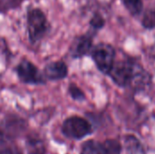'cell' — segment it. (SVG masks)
I'll use <instances>...</instances> for the list:
<instances>
[{
	"instance_id": "cell-1",
	"label": "cell",
	"mask_w": 155,
	"mask_h": 154,
	"mask_svg": "<svg viewBox=\"0 0 155 154\" xmlns=\"http://www.w3.org/2000/svg\"><path fill=\"white\" fill-rule=\"evenodd\" d=\"M108 75L118 87L130 88L134 93L144 92L153 84L152 74L131 56L114 61Z\"/></svg>"
},
{
	"instance_id": "cell-2",
	"label": "cell",
	"mask_w": 155,
	"mask_h": 154,
	"mask_svg": "<svg viewBox=\"0 0 155 154\" xmlns=\"http://www.w3.org/2000/svg\"><path fill=\"white\" fill-rule=\"evenodd\" d=\"M26 26L28 39L33 44L40 42L50 28L45 14L37 7H32L27 10Z\"/></svg>"
},
{
	"instance_id": "cell-3",
	"label": "cell",
	"mask_w": 155,
	"mask_h": 154,
	"mask_svg": "<svg viewBox=\"0 0 155 154\" xmlns=\"http://www.w3.org/2000/svg\"><path fill=\"white\" fill-rule=\"evenodd\" d=\"M90 55L97 69L102 74L108 75L115 61V48L110 44L99 43L96 45H94Z\"/></svg>"
},
{
	"instance_id": "cell-4",
	"label": "cell",
	"mask_w": 155,
	"mask_h": 154,
	"mask_svg": "<svg viewBox=\"0 0 155 154\" xmlns=\"http://www.w3.org/2000/svg\"><path fill=\"white\" fill-rule=\"evenodd\" d=\"M62 131L68 138L81 140L93 133V126L86 119L78 115H74L64 122Z\"/></svg>"
},
{
	"instance_id": "cell-5",
	"label": "cell",
	"mask_w": 155,
	"mask_h": 154,
	"mask_svg": "<svg viewBox=\"0 0 155 154\" xmlns=\"http://www.w3.org/2000/svg\"><path fill=\"white\" fill-rule=\"evenodd\" d=\"M15 73L23 84L30 85H42L45 84V77L38 67L27 59H22L15 66Z\"/></svg>"
},
{
	"instance_id": "cell-6",
	"label": "cell",
	"mask_w": 155,
	"mask_h": 154,
	"mask_svg": "<svg viewBox=\"0 0 155 154\" xmlns=\"http://www.w3.org/2000/svg\"><path fill=\"white\" fill-rule=\"evenodd\" d=\"M25 123L15 115H8L0 123V143L15 139L25 129Z\"/></svg>"
},
{
	"instance_id": "cell-7",
	"label": "cell",
	"mask_w": 155,
	"mask_h": 154,
	"mask_svg": "<svg viewBox=\"0 0 155 154\" xmlns=\"http://www.w3.org/2000/svg\"><path fill=\"white\" fill-rule=\"evenodd\" d=\"M95 33L90 31L75 38L71 46V55L74 59H81L90 55L94 47V36Z\"/></svg>"
},
{
	"instance_id": "cell-8",
	"label": "cell",
	"mask_w": 155,
	"mask_h": 154,
	"mask_svg": "<svg viewBox=\"0 0 155 154\" xmlns=\"http://www.w3.org/2000/svg\"><path fill=\"white\" fill-rule=\"evenodd\" d=\"M44 75L50 81L64 80L68 75V66L64 61L50 62L45 66Z\"/></svg>"
},
{
	"instance_id": "cell-9",
	"label": "cell",
	"mask_w": 155,
	"mask_h": 154,
	"mask_svg": "<svg viewBox=\"0 0 155 154\" xmlns=\"http://www.w3.org/2000/svg\"><path fill=\"white\" fill-rule=\"evenodd\" d=\"M124 146L128 154H147L143 144L134 134H126L124 136Z\"/></svg>"
},
{
	"instance_id": "cell-10",
	"label": "cell",
	"mask_w": 155,
	"mask_h": 154,
	"mask_svg": "<svg viewBox=\"0 0 155 154\" xmlns=\"http://www.w3.org/2000/svg\"><path fill=\"white\" fill-rule=\"evenodd\" d=\"M103 154H122L123 145L117 139H106L99 143Z\"/></svg>"
},
{
	"instance_id": "cell-11",
	"label": "cell",
	"mask_w": 155,
	"mask_h": 154,
	"mask_svg": "<svg viewBox=\"0 0 155 154\" xmlns=\"http://www.w3.org/2000/svg\"><path fill=\"white\" fill-rule=\"evenodd\" d=\"M141 22L143 28L148 30L155 29V4L148 6L144 11H143Z\"/></svg>"
},
{
	"instance_id": "cell-12",
	"label": "cell",
	"mask_w": 155,
	"mask_h": 154,
	"mask_svg": "<svg viewBox=\"0 0 155 154\" xmlns=\"http://www.w3.org/2000/svg\"><path fill=\"white\" fill-rule=\"evenodd\" d=\"M126 10L133 15L138 16L143 11V0H121Z\"/></svg>"
},
{
	"instance_id": "cell-13",
	"label": "cell",
	"mask_w": 155,
	"mask_h": 154,
	"mask_svg": "<svg viewBox=\"0 0 155 154\" xmlns=\"http://www.w3.org/2000/svg\"><path fill=\"white\" fill-rule=\"evenodd\" d=\"M89 25L91 31L96 33L97 31L103 29L105 25V18L100 13H94L89 21Z\"/></svg>"
},
{
	"instance_id": "cell-14",
	"label": "cell",
	"mask_w": 155,
	"mask_h": 154,
	"mask_svg": "<svg viewBox=\"0 0 155 154\" xmlns=\"http://www.w3.org/2000/svg\"><path fill=\"white\" fill-rule=\"evenodd\" d=\"M68 93L73 100L77 101V102H83L86 99V96L84 91L74 83H71L68 85Z\"/></svg>"
},
{
	"instance_id": "cell-15",
	"label": "cell",
	"mask_w": 155,
	"mask_h": 154,
	"mask_svg": "<svg viewBox=\"0 0 155 154\" xmlns=\"http://www.w3.org/2000/svg\"><path fill=\"white\" fill-rule=\"evenodd\" d=\"M80 154H103L99 143L94 141H88L85 143L82 148Z\"/></svg>"
},
{
	"instance_id": "cell-16",
	"label": "cell",
	"mask_w": 155,
	"mask_h": 154,
	"mask_svg": "<svg viewBox=\"0 0 155 154\" xmlns=\"http://www.w3.org/2000/svg\"><path fill=\"white\" fill-rule=\"evenodd\" d=\"M24 0H0V13H5L7 11L19 7Z\"/></svg>"
},
{
	"instance_id": "cell-17",
	"label": "cell",
	"mask_w": 155,
	"mask_h": 154,
	"mask_svg": "<svg viewBox=\"0 0 155 154\" xmlns=\"http://www.w3.org/2000/svg\"><path fill=\"white\" fill-rule=\"evenodd\" d=\"M0 154H22L15 147H5L0 150Z\"/></svg>"
},
{
	"instance_id": "cell-18",
	"label": "cell",
	"mask_w": 155,
	"mask_h": 154,
	"mask_svg": "<svg viewBox=\"0 0 155 154\" xmlns=\"http://www.w3.org/2000/svg\"><path fill=\"white\" fill-rule=\"evenodd\" d=\"M148 55L151 58H153V60H155V44L149 47V49H148Z\"/></svg>"
}]
</instances>
